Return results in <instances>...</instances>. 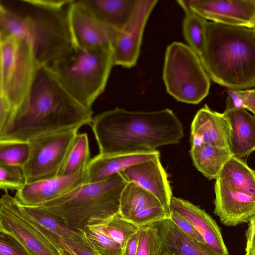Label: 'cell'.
<instances>
[{
    "mask_svg": "<svg viewBox=\"0 0 255 255\" xmlns=\"http://www.w3.org/2000/svg\"><path fill=\"white\" fill-rule=\"evenodd\" d=\"M93 114L48 66H39L24 100L0 122V142H28L42 134L80 128L90 125Z\"/></svg>",
    "mask_w": 255,
    "mask_h": 255,
    "instance_id": "obj_1",
    "label": "cell"
},
{
    "mask_svg": "<svg viewBox=\"0 0 255 255\" xmlns=\"http://www.w3.org/2000/svg\"><path fill=\"white\" fill-rule=\"evenodd\" d=\"M99 154L147 152L177 144L183 125L170 109L134 112L116 108L93 117L90 124Z\"/></svg>",
    "mask_w": 255,
    "mask_h": 255,
    "instance_id": "obj_2",
    "label": "cell"
},
{
    "mask_svg": "<svg viewBox=\"0 0 255 255\" xmlns=\"http://www.w3.org/2000/svg\"><path fill=\"white\" fill-rule=\"evenodd\" d=\"M23 0L30 8L25 14L0 3V38L26 41L38 65H49L74 46L69 11L75 0Z\"/></svg>",
    "mask_w": 255,
    "mask_h": 255,
    "instance_id": "obj_3",
    "label": "cell"
},
{
    "mask_svg": "<svg viewBox=\"0 0 255 255\" xmlns=\"http://www.w3.org/2000/svg\"><path fill=\"white\" fill-rule=\"evenodd\" d=\"M199 58L214 82L234 90L255 86L254 28L208 21L205 43Z\"/></svg>",
    "mask_w": 255,
    "mask_h": 255,
    "instance_id": "obj_4",
    "label": "cell"
},
{
    "mask_svg": "<svg viewBox=\"0 0 255 255\" xmlns=\"http://www.w3.org/2000/svg\"><path fill=\"white\" fill-rule=\"evenodd\" d=\"M128 181L121 172L85 184L56 199L36 206L68 226L84 231L119 213L122 193Z\"/></svg>",
    "mask_w": 255,
    "mask_h": 255,
    "instance_id": "obj_5",
    "label": "cell"
},
{
    "mask_svg": "<svg viewBox=\"0 0 255 255\" xmlns=\"http://www.w3.org/2000/svg\"><path fill=\"white\" fill-rule=\"evenodd\" d=\"M113 65L111 49L73 46L47 66L78 101L92 109L106 87Z\"/></svg>",
    "mask_w": 255,
    "mask_h": 255,
    "instance_id": "obj_6",
    "label": "cell"
},
{
    "mask_svg": "<svg viewBox=\"0 0 255 255\" xmlns=\"http://www.w3.org/2000/svg\"><path fill=\"white\" fill-rule=\"evenodd\" d=\"M163 80L167 93L179 102L198 104L209 93L210 78L199 56L182 42L167 47Z\"/></svg>",
    "mask_w": 255,
    "mask_h": 255,
    "instance_id": "obj_7",
    "label": "cell"
},
{
    "mask_svg": "<svg viewBox=\"0 0 255 255\" xmlns=\"http://www.w3.org/2000/svg\"><path fill=\"white\" fill-rule=\"evenodd\" d=\"M0 96L8 102L11 112L28 94L39 65L25 40L0 38Z\"/></svg>",
    "mask_w": 255,
    "mask_h": 255,
    "instance_id": "obj_8",
    "label": "cell"
},
{
    "mask_svg": "<svg viewBox=\"0 0 255 255\" xmlns=\"http://www.w3.org/2000/svg\"><path fill=\"white\" fill-rule=\"evenodd\" d=\"M79 129L46 133L28 141L29 154L22 167L27 183L58 177Z\"/></svg>",
    "mask_w": 255,
    "mask_h": 255,
    "instance_id": "obj_9",
    "label": "cell"
},
{
    "mask_svg": "<svg viewBox=\"0 0 255 255\" xmlns=\"http://www.w3.org/2000/svg\"><path fill=\"white\" fill-rule=\"evenodd\" d=\"M157 2V0H138L128 22L116 32L112 46L114 65L130 68L136 65L146 22Z\"/></svg>",
    "mask_w": 255,
    "mask_h": 255,
    "instance_id": "obj_10",
    "label": "cell"
},
{
    "mask_svg": "<svg viewBox=\"0 0 255 255\" xmlns=\"http://www.w3.org/2000/svg\"><path fill=\"white\" fill-rule=\"evenodd\" d=\"M206 19L232 26L255 27V0H183Z\"/></svg>",
    "mask_w": 255,
    "mask_h": 255,
    "instance_id": "obj_11",
    "label": "cell"
},
{
    "mask_svg": "<svg viewBox=\"0 0 255 255\" xmlns=\"http://www.w3.org/2000/svg\"><path fill=\"white\" fill-rule=\"evenodd\" d=\"M69 22L74 46L86 49H111L118 30L96 19L78 1L75 0L69 11Z\"/></svg>",
    "mask_w": 255,
    "mask_h": 255,
    "instance_id": "obj_12",
    "label": "cell"
},
{
    "mask_svg": "<svg viewBox=\"0 0 255 255\" xmlns=\"http://www.w3.org/2000/svg\"><path fill=\"white\" fill-rule=\"evenodd\" d=\"M87 183L86 169L77 174L26 183L14 198L21 205L36 206L60 198Z\"/></svg>",
    "mask_w": 255,
    "mask_h": 255,
    "instance_id": "obj_13",
    "label": "cell"
},
{
    "mask_svg": "<svg viewBox=\"0 0 255 255\" xmlns=\"http://www.w3.org/2000/svg\"><path fill=\"white\" fill-rule=\"evenodd\" d=\"M0 232L14 237L31 255H60L27 220L0 201Z\"/></svg>",
    "mask_w": 255,
    "mask_h": 255,
    "instance_id": "obj_14",
    "label": "cell"
},
{
    "mask_svg": "<svg viewBox=\"0 0 255 255\" xmlns=\"http://www.w3.org/2000/svg\"><path fill=\"white\" fill-rule=\"evenodd\" d=\"M121 173L128 182L153 195L169 214L172 192L160 156L133 165Z\"/></svg>",
    "mask_w": 255,
    "mask_h": 255,
    "instance_id": "obj_15",
    "label": "cell"
},
{
    "mask_svg": "<svg viewBox=\"0 0 255 255\" xmlns=\"http://www.w3.org/2000/svg\"><path fill=\"white\" fill-rule=\"evenodd\" d=\"M214 213L227 226L249 222L255 215V198L235 191L219 179L214 185Z\"/></svg>",
    "mask_w": 255,
    "mask_h": 255,
    "instance_id": "obj_16",
    "label": "cell"
},
{
    "mask_svg": "<svg viewBox=\"0 0 255 255\" xmlns=\"http://www.w3.org/2000/svg\"><path fill=\"white\" fill-rule=\"evenodd\" d=\"M170 211L178 213L186 219L199 233L206 245L215 255H229L219 226L204 210L186 200L173 196Z\"/></svg>",
    "mask_w": 255,
    "mask_h": 255,
    "instance_id": "obj_17",
    "label": "cell"
},
{
    "mask_svg": "<svg viewBox=\"0 0 255 255\" xmlns=\"http://www.w3.org/2000/svg\"><path fill=\"white\" fill-rule=\"evenodd\" d=\"M230 136V125L223 113L214 111L207 105L197 112L191 125V145L229 148Z\"/></svg>",
    "mask_w": 255,
    "mask_h": 255,
    "instance_id": "obj_18",
    "label": "cell"
},
{
    "mask_svg": "<svg viewBox=\"0 0 255 255\" xmlns=\"http://www.w3.org/2000/svg\"><path fill=\"white\" fill-rule=\"evenodd\" d=\"M230 127L229 148L234 156L242 158L255 150V117L244 108L234 107L227 98L223 113Z\"/></svg>",
    "mask_w": 255,
    "mask_h": 255,
    "instance_id": "obj_19",
    "label": "cell"
},
{
    "mask_svg": "<svg viewBox=\"0 0 255 255\" xmlns=\"http://www.w3.org/2000/svg\"><path fill=\"white\" fill-rule=\"evenodd\" d=\"M160 156L157 150L138 152L98 154L92 158L87 169V183L99 182L133 165Z\"/></svg>",
    "mask_w": 255,
    "mask_h": 255,
    "instance_id": "obj_20",
    "label": "cell"
},
{
    "mask_svg": "<svg viewBox=\"0 0 255 255\" xmlns=\"http://www.w3.org/2000/svg\"><path fill=\"white\" fill-rule=\"evenodd\" d=\"M153 225L161 243L159 255H215L206 245L187 235L168 217Z\"/></svg>",
    "mask_w": 255,
    "mask_h": 255,
    "instance_id": "obj_21",
    "label": "cell"
},
{
    "mask_svg": "<svg viewBox=\"0 0 255 255\" xmlns=\"http://www.w3.org/2000/svg\"><path fill=\"white\" fill-rule=\"evenodd\" d=\"M93 16L116 30L122 29L130 19L138 0H78Z\"/></svg>",
    "mask_w": 255,
    "mask_h": 255,
    "instance_id": "obj_22",
    "label": "cell"
},
{
    "mask_svg": "<svg viewBox=\"0 0 255 255\" xmlns=\"http://www.w3.org/2000/svg\"><path fill=\"white\" fill-rule=\"evenodd\" d=\"M189 153L194 166L209 180L218 179L223 166L233 156L228 147L208 144L191 145Z\"/></svg>",
    "mask_w": 255,
    "mask_h": 255,
    "instance_id": "obj_23",
    "label": "cell"
},
{
    "mask_svg": "<svg viewBox=\"0 0 255 255\" xmlns=\"http://www.w3.org/2000/svg\"><path fill=\"white\" fill-rule=\"evenodd\" d=\"M218 179L232 189L255 198V171L242 158L233 155Z\"/></svg>",
    "mask_w": 255,
    "mask_h": 255,
    "instance_id": "obj_24",
    "label": "cell"
},
{
    "mask_svg": "<svg viewBox=\"0 0 255 255\" xmlns=\"http://www.w3.org/2000/svg\"><path fill=\"white\" fill-rule=\"evenodd\" d=\"M162 205L151 193L137 185L128 182L121 195L119 213L130 221L136 215Z\"/></svg>",
    "mask_w": 255,
    "mask_h": 255,
    "instance_id": "obj_25",
    "label": "cell"
},
{
    "mask_svg": "<svg viewBox=\"0 0 255 255\" xmlns=\"http://www.w3.org/2000/svg\"><path fill=\"white\" fill-rule=\"evenodd\" d=\"M19 205L23 213L29 218L44 229L60 237L90 245L84 231L68 226L51 213L41 207Z\"/></svg>",
    "mask_w": 255,
    "mask_h": 255,
    "instance_id": "obj_26",
    "label": "cell"
},
{
    "mask_svg": "<svg viewBox=\"0 0 255 255\" xmlns=\"http://www.w3.org/2000/svg\"><path fill=\"white\" fill-rule=\"evenodd\" d=\"M185 12L182 29L188 46L199 56L204 49L208 20L191 10L183 1L177 0Z\"/></svg>",
    "mask_w": 255,
    "mask_h": 255,
    "instance_id": "obj_27",
    "label": "cell"
},
{
    "mask_svg": "<svg viewBox=\"0 0 255 255\" xmlns=\"http://www.w3.org/2000/svg\"><path fill=\"white\" fill-rule=\"evenodd\" d=\"M91 159L88 134L78 133L58 177L74 175L85 170Z\"/></svg>",
    "mask_w": 255,
    "mask_h": 255,
    "instance_id": "obj_28",
    "label": "cell"
},
{
    "mask_svg": "<svg viewBox=\"0 0 255 255\" xmlns=\"http://www.w3.org/2000/svg\"><path fill=\"white\" fill-rule=\"evenodd\" d=\"M95 226L119 244L123 250L129 238L140 228L125 219L120 213Z\"/></svg>",
    "mask_w": 255,
    "mask_h": 255,
    "instance_id": "obj_29",
    "label": "cell"
},
{
    "mask_svg": "<svg viewBox=\"0 0 255 255\" xmlns=\"http://www.w3.org/2000/svg\"><path fill=\"white\" fill-rule=\"evenodd\" d=\"M92 249L98 255H122L121 246L96 226L84 230Z\"/></svg>",
    "mask_w": 255,
    "mask_h": 255,
    "instance_id": "obj_30",
    "label": "cell"
},
{
    "mask_svg": "<svg viewBox=\"0 0 255 255\" xmlns=\"http://www.w3.org/2000/svg\"><path fill=\"white\" fill-rule=\"evenodd\" d=\"M29 154L28 142H0V165L22 167Z\"/></svg>",
    "mask_w": 255,
    "mask_h": 255,
    "instance_id": "obj_31",
    "label": "cell"
},
{
    "mask_svg": "<svg viewBox=\"0 0 255 255\" xmlns=\"http://www.w3.org/2000/svg\"><path fill=\"white\" fill-rule=\"evenodd\" d=\"M26 183L22 167L0 165V188L5 192L8 190L17 191Z\"/></svg>",
    "mask_w": 255,
    "mask_h": 255,
    "instance_id": "obj_32",
    "label": "cell"
},
{
    "mask_svg": "<svg viewBox=\"0 0 255 255\" xmlns=\"http://www.w3.org/2000/svg\"><path fill=\"white\" fill-rule=\"evenodd\" d=\"M161 243L154 225L140 228L136 255H159Z\"/></svg>",
    "mask_w": 255,
    "mask_h": 255,
    "instance_id": "obj_33",
    "label": "cell"
},
{
    "mask_svg": "<svg viewBox=\"0 0 255 255\" xmlns=\"http://www.w3.org/2000/svg\"><path fill=\"white\" fill-rule=\"evenodd\" d=\"M227 93L228 98L234 107L248 110L252 112L255 116V89H228Z\"/></svg>",
    "mask_w": 255,
    "mask_h": 255,
    "instance_id": "obj_34",
    "label": "cell"
},
{
    "mask_svg": "<svg viewBox=\"0 0 255 255\" xmlns=\"http://www.w3.org/2000/svg\"><path fill=\"white\" fill-rule=\"evenodd\" d=\"M0 255H31L14 237L0 232Z\"/></svg>",
    "mask_w": 255,
    "mask_h": 255,
    "instance_id": "obj_35",
    "label": "cell"
},
{
    "mask_svg": "<svg viewBox=\"0 0 255 255\" xmlns=\"http://www.w3.org/2000/svg\"><path fill=\"white\" fill-rule=\"evenodd\" d=\"M175 224L183 232L198 242L206 245L203 238L194 227L178 213L170 211L168 215Z\"/></svg>",
    "mask_w": 255,
    "mask_h": 255,
    "instance_id": "obj_36",
    "label": "cell"
},
{
    "mask_svg": "<svg viewBox=\"0 0 255 255\" xmlns=\"http://www.w3.org/2000/svg\"><path fill=\"white\" fill-rule=\"evenodd\" d=\"M246 236L247 239L246 253H248L255 250V215L249 222Z\"/></svg>",
    "mask_w": 255,
    "mask_h": 255,
    "instance_id": "obj_37",
    "label": "cell"
},
{
    "mask_svg": "<svg viewBox=\"0 0 255 255\" xmlns=\"http://www.w3.org/2000/svg\"><path fill=\"white\" fill-rule=\"evenodd\" d=\"M139 230L129 238L123 250L122 255H136L139 241Z\"/></svg>",
    "mask_w": 255,
    "mask_h": 255,
    "instance_id": "obj_38",
    "label": "cell"
},
{
    "mask_svg": "<svg viewBox=\"0 0 255 255\" xmlns=\"http://www.w3.org/2000/svg\"><path fill=\"white\" fill-rule=\"evenodd\" d=\"M60 255H75L66 249H61L59 251Z\"/></svg>",
    "mask_w": 255,
    "mask_h": 255,
    "instance_id": "obj_39",
    "label": "cell"
},
{
    "mask_svg": "<svg viewBox=\"0 0 255 255\" xmlns=\"http://www.w3.org/2000/svg\"><path fill=\"white\" fill-rule=\"evenodd\" d=\"M248 253H249L251 255H255V250H253Z\"/></svg>",
    "mask_w": 255,
    "mask_h": 255,
    "instance_id": "obj_40",
    "label": "cell"
},
{
    "mask_svg": "<svg viewBox=\"0 0 255 255\" xmlns=\"http://www.w3.org/2000/svg\"><path fill=\"white\" fill-rule=\"evenodd\" d=\"M245 255H251L249 253H246V254Z\"/></svg>",
    "mask_w": 255,
    "mask_h": 255,
    "instance_id": "obj_41",
    "label": "cell"
},
{
    "mask_svg": "<svg viewBox=\"0 0 255 255\" xmlns=\"http://www.w3.org/2000/svg\"><path fill=\"white\" fill-rule=\"evenodd\" d=\"M254 30H255V27H254Z\"/></svg>",
    "mask_w": 255,
    "mask_h": 255,
    "instance_id": "obj_42",
    "label": "cell"
},
{
    "mask_svg": "<svg viewBox=\"0 0 255 255\" xmlns=\"http://www.w3.org/2000/svg\"></svg>",
    "mask_w": 255,
    "mask_h": 255,
    "instance_id": "obj_43",
    "label": "cell"
}]
</instances>
